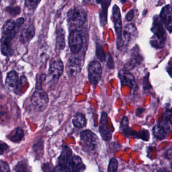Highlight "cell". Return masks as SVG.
Here are the masks:
<instances>
[{"label": "cell", "mask_w": 172, "mask_h": 172, "mask_svg": "<svg viewBox=\"0 0 172 172\" xmlns=\"http://www.w3.org/2000/svg\"><path fill=\"white\" fill-rule=\"evenodd\" d=\"M151 31L154 34L150 40L152 47L159 49L164 46L167 39V34L164 25L158 16H154L153 18Z\"/></svg>", "instance_id": "1"}, {"label": "cell", "mask_w": 172, "mask_h": 172, "mask_svg": "<svg viewBox=\"0 0 172 172\" xmlns=\"http://www.w3.org/2000/svg\"><path fill=\"white\" fill-rule=\"evenodd\" d=\"M80 142L83 149L88 153H96L100 148V141L96 134L89 130H85L80 133Z\"/></svg>", "instance_id": "2"}, {"label": "cell", "mask_w": 172, "mask_h": 172, "mask_svg": "<svg viewBox=\"0 0 172 172\" xmlns=\"http://www.w3.org/2000/svg\"><path fill=\"white\" fill-rule=\"evenodd\" d=\"M137 36L136 26L133 24H128L122 29L120 39H117V45L119 50L124 49L133 43Z\"/></svg>", "instance_id": "3"}, {"label": "cell", "mask_w": 172, "mask_h": 172, "mask_svg": "<svg viewBox=\"0 0 172 172\" xmlns=\"http://www.w3.org/2000/svg\"><path fill=\"white\" fill-rule=\"evenodd\" d=\"M68 20L72 26L83 25L87 19V13L84 8L80 6L73 7L67 13Z\"/></svg>", "instance_id": "4"}, {"label": "cell", "mask_w": 172, "mask_h": 172, "mask_svg": "<svg viewBox=\"0 0 172 172\" xmlns=\"http://www.w3.org/2000/svg\"><path fill=\"white\" fill-rule=\"evenodd\" d=\"M31 102L34 107L38 111H44L49 103L48 94L42 87H37L31 96Z\"/></svg>", "instance_id": "5"}, {"label": "cell", "mask_w": 172, "mask_h": 172, "mask_svg": "<svg viewBox=\"0 0 172 172\" xmlns=\"http://www.w3.org/2000/svg\"><path fill=\"white\" fill-rule=\"evenodd\" d=\"M69 46L74 54L81 51L83 46V36L79 30L75 29L70 32L68 38Z\"/></svg>", "instance_id": "6"}, {"label": "cell", "mask_w": 172, "mask_h": 172, "mask_svg": "<svg viewBox=\"0 0 172 172\" xmlns=\"http://www.w3.org/2000/svg\"><path fill=\"white\" fill-rule=\"evenodd\" d=\"M64 72V64L60 59H55L50 62L49 70L50 82L52 84L57 83Z\"/></svg>", "instance_id": "7"}, {"label": "cell", "mask_w": 172, "mask_h": 172, "mask_svg": "<svg viewBox=\"0 0 172 172\" xmlns=\"http://www.w3.org/2000/svg\"><path fill=\"white\" fill-rule=\"evenodd\" d=\"M72 157V151L69 146H64L62 151L58 159V164L54 171L57 172H68V164Z\"/></svg>", "instance_id": "8"}, {"label": "cell", "mask_w": 172, "mask_h": 172, "mask_svg": "<svg viewBox=\"0 0 172 172\" xmlns=\"http://www.w3.org/2000/svg\"><path fill=\"white\" fill-rule=\"evenodd\" d=\"M102 75V68L97 61H93L88 66V79L93 86H96L101 81Z\"/></svg>", "instance_id": "9"}, {"label": "cell", "mask_w": 172, "mask_h": 172, "mask_svg": "<svg viewBox=\"0 0 172 172\" xmlns=\"http://www.w3.org/2000/svg\"><path fill=\"white\" fill-rule=\"evenodd\" d=\"M82 66L81 59L78 56H71L66 64V73L70 77H75L81 71Z\"/></svg>", "instance_id": "10"}, {"label": "cell", "mask_w": 172, "mask_h": 172, "mask_svg": "<svg viewBox=\"0 0 172 172\" xmlns=\"http://www.w3.org/2000/svg\"><path fill=\"white\" fill-rule=\"evenodd\" d=\"M143 61V58L140 54L139 49L137 45H135L131 50L130 57L125 63L124 69L127 71H130L136 66L140 64Z\"/></svg>", "instance_id": "11"}, {"label": "cell", "mask_w": 172, "mask_h": 172, "mask_svg": "<svg viewBox=\"0 0 172 172\" xmlns=\"http://www.w3.org/2000/svg\"><path fill=\"white\" fill-rule=\"evenodd\" d=\"M107 115L106 113H102L101 115L99 124V132L102 140L109 141L112 137L113 132L107 125Z\"/></svg>", "instance_id": "12"}, {"label": "cell", "mask_w": 172, "mask_h": 172, "mask_svg": "<svg viewBox=\"0 0 172 172\" xmlns=\"http://www.w3.org/2000/svg\"><path fill=\"white\" fill-rule=\"evenodd\" d=\"M15 36L12 34H2L0 43L1 50L4 56L10 57L14 53V50L11 45V41Z\"/></svg>", "instance_id": "13"}, {"label": "cell", "mask_w": 172, "mask_h": 172, "mask_svg": "<svg viewBox=\"0 0 172 172\" xmlns=\"http://www.w3.org/2000/svg\"><path fill=\"white\" fill-rule=\"evenodd\" d=\"M159 17L165 28L168 30L169 34H171L172 30V7L170 5H167L163 8L160 11Z\"/></svg>", "instance_id": "14"}, {"label": "cell", "mask_w": 172, "mask_h": 172, "mask_svg": "<svg viewBox=\"0 0 172 172\" xmlns=\"http://www.w3.org/2000/svg\"><path fill=\"white\" fill-rule=\"evenodd\" d=\"M112 17H113L115 29L117 36V39H118L120 38L121 34H122V22L120 10L118 6L116 5H115L113 6V9H112Z\"/></svg>", "instance_id": "15"}, {"label": "cell", "mask_w": 172, "mask_h": 172, "mask_svg": "<svg viewBox=\"0 0 172 172\" xmlns=\"http://www.w3.org/2000/svg\"><path fill=\"white\" fill-rule=\"evenodd\" d=\"M35 35V27L33 24L25 25L21 31L19 40L23 44H25L31 40Z\"/></svg>", "instance_id": "16"}, {"label": "cell", "mask_w": 172, "mask_h": 172, "mask_svg": "<svg viewBox=\"0 0 172 172\" xmlns=\"http://www.w3.org/2000/svg\"><path fill=\"white\" fill-rule=\"evenodd\" d=\"M86 166L80 157L77 155L72 157L69 163L68 172H83L86 170Z\"/></svg>", "instance_id": "17"}, {"label": "cell", "mask_w": 172, "mask_h": 172, "mask_svg": "<svg viewBox=\"0 0 172 172\" xmlns=\"http://www.w3.org/2000/svg\"><path fill=\"white\" fill-rule=\"evenodd\" d=\"M5 83L9 90L13 91H16L19 86V77L17 73L15 71H11L8 73Z\"/></svg>", "instance_id": "18"}, {"label": "cell", "mask_w": 172, "mask_h": 172, "mask_svg": "<svg viewBox=\"0 0 172 172\" xmlns=\"http://www.w3.org/2000/svg\"><path fill=\"white\" fill-rule=\"evenodd\" d=\"M118 76L122 86H127L132 87L135 83V78L129 71L124 69L119 71Z\"/></svg>", "instance_id": "19"}, {"label": "cell", "mask_w": 172, "mask_h": 172, "mask_svg": "<svg viewBox=\"0 0 172 172\" xmlns=\"http://www.w3.org/2000/svg\"><path fill=\"white\" fill-rule=\"evenodd\" d=\"M111 3V0H101L102 10L100 12V23L102 26H105L107 23V10Z\"/></svg>", "instance_id": "20"}, {"label": "cell", "mask_w": 172, "mask_h": 172, "mask_svg": "<svg viewBox=\"0 0 172 172\" xmlns=\"http://www.w3.org/2000/svg\"><path fill=\"white\" fill-rule=\"evenodd\" d=\"M56 45L57 49L63 50L65 48V34L64 30L62 28H58L56 31Z\"/></svg>", "instance_id": "21"}, {"label": "cell", "mask_w": 172, "mask_h": 172, "mask_svg": "<svg viewBox=\"0 0 172 172\" xmlns=\"http://www.w3.org/2000/svg\"><path fill=\"white\" fill-rule=\"evenodd\" d=\"M2 34H13L15 36V22L13 20H8L5 22L2 29Z\"/></svg>", "instance_id": "22"}, {"label": "cell", "mask_w": 172, "mask_h": 172, "mask_svg": "<svg viewBox=\"0 0 172 172\" xmlns=\"http://www.w3.org/2000/svg\"><path fill=\"white\" fill-rule=\"evenodd\" d=\"M72 123L73 124V125L76 128H83L86 125V117L82 113H76L73 116Z\"/></svg>", "instance_id": "23"}, {"label": "cell", "mask_w": 172, "mask_h": 172, "mask_svg": "<svg viewBox=\"0 0 172 172\" xmlns=\"http://www.w3.org/2000/svg\"><path fill=\"white\" fill-rule=\"evenodd\" d=\"M129 122L127 117H124L122 118V121L121 122L120 129L125 135L127 136H132V135H135L136 132L134 131L131 129L128 126Z\"/></svg>", "instance_id": "24"}, {"label": "cell", "mask_w": 172, "mask_h": 172, "mask_svg": "<svg viewBox=\"0 0 172 172\" xmlns=\"http://www.w3.org/2000/svg\"><path fill=\"white\" fill-rule=\"evenodd\" d=\"M24 136V133L23 129L20 127H18L14 130H13L12 132H11L8 136V138L11 141L14 143H17L21 141L23 138Z\"/></svg>", "instance_id": "25"}, {"label": "cell", "mask_w": 172, "mask_h": 172, "mask_svg": "<svg viewBox=\"0 0 172 172\" xmlns=\"http://www.w3.org/2000/svg\"><path fill=\"white\" fill-rule=\"evenodd\" d=\"M153 133L157 139L162 140L167 136V131L162 125H158L153 128Z\"/></svg>", "instance_id": "26"}, {"label": "cell", "mask_w": 172, "mask_h": 172, "mask_svg": "<svg viewBox=\"0 0 172 172\" xmlns=\"http://www.w3.org/2000/svg\"><path fill=\"white\" fill-rule=\"evenodd\" d=\"M96 56L101 62H105L106 59V54L104 48L100 43H96Z\"/></svg>", "instance_id": "27"}, {"label": "cell", "mask_w": 172, "mask_h": 172, "mask_svg": "<svg viewBox=\"0 0 172 172\" xmlns=\"http://www.w3.org/2000/svg\"><path fill=\"white\" fill-rule=\"evenodd\" d=\"M40 0H25V5L28 10L34 11L38 7Z\"/></svg>", "instance_id": "28"}, {"label": "cell", "mask_w": 172, "mask_h": 172, "mask_svg": "<svg viewBox=\"0 0 172 172\" xmlns=\"http://www.w3.org/2000/svg\"><path fill=\"white\" fill-rule=\"evenodd\" d=\"M118 162L117 159L113 158L110 160L107 167V172H115L118 170Z\"/></svg>", "instance_id": "29"}, {"label": "cell", "mask_w": 172, "mask_h": 172, "mask_svg": "<svg viewBox=\"0 0 172 172\" xmlns=\"http://www.w3.org/2000/svg\"><path fill=\"white\" fill-rule=\"evenodd\" d=\"M6 11L9 13L10 15L16 17L19 15L21 12V9L19 7H7L6 9Z\"/></svg>", "instance_id": "30"}, {"label": "cell", "mask_w": 172, "mask_h": 172, "mask_svg": "<svg viewBox=\"0 0 172 172\" xmlns=\"http://www.w3.org/2000/svg\"><path fill=\"white\" fill-rule=\"evenodd\" d=\"M149 73H148L143 78V88L144 91H149L152 89V86L149 81Z\"/></svg>", "instance_id": "31"}, {"label": "cell", "mask_w": 172, "mask_h": 172, "mask_svg": "<svg viewBox=\"0 0 172 172\" xmlns=\"http://www.w3.org/2000/svg\"><path fill=\"white\" fill-rule=\"evenodd\" d=\"M16 171H28L27 164L24 162H20L16 165L15 168Z\"/></svg>", "instance_id": "32"}, {"label": "cell", "mask_w": 172, "mask_h": 172, "mask_svg": "<svg viewBox=\"0 0 172 172\" xmlns=\"http://www.w3.org/2000/svg\"><path fill=\"white\" fill-rule=\"evenodd\" d=\"M137 136L138 138L142 139L143 140L148 141L149 138V131L143 130L139 132V133Z\"/></svg>", "instance_id": "33"}, {"label": "cell", "mask_w": 172, "mask_h": 172, "mask_svg": "<svg viewBox=\"0 0 172 172\" xmlns=\"http://www.w3.org/2000/svg\"><path fill=\"white\" fill-rule=\"evenodd\" d=\"M25 20L24 18H18L15 22V31L16 33L19 31L20 29H21L22 25L24 23Z\"/></svg>", "instance_id": "34"}, {"label": "cell", "mask_w": 172, "mask_h": 172, "mask_svg": "<svg viewBox=\"0 0 172 172\" xmlns=\"http://www.w3.org/2000/svg\"><path fill=\"white\" fill-rule=\"evenodd\" d=\"M10 171L9 165L6 162L0 160V172H9Z\"/></svg>", "instance_id": "35"}, {"label": "cell", "mask_w": 172, "mask_h": 172, "mask_svg": "<svg viewBox=\"0 0 172 172\" xmlns=\"http://www.w3.org/2000/svg\"><path fill=\"white\" fill-rule=\"evenodd\" d=\"M134 15V10H131L127 13V15L126 16V19L127 20V21H131L133 19Z\"/></svg>", "instance_id": "36"}, {"label": "cell", "mask_w": 172, "mask_h": 172, "mask_svg": "<svg viewBox=\"0 0 172 172\" xmlns=\"http://www.w3.org/2000/svg\"><path fill=\"white\" fill-rule=\"evenodd\" d=\"M107 66L109 68L111 69H113L114 68L115 65H114V62L113 60L112 56H110L109 57V59H108V61L107 63Z\"/></svg>", "instance_id": "37"}, {"label": "cell", "mask_w": 172, "mask_h": 172, "mask_svg": "<svg viewBox=\"0 0 172 172\" xmlns=\"http://www.w3.org/2000/svg\"><path fill=\"white\" fill-rule=\"evenodd\" d=\"M8 147L6 143H0V155L3 154L5 151L8 149Z\"/></svg>", "instance_id": "38"}, {"label": "cell", "mask_w": 172, "mask_h": 172, "mask_svg": "<svg viewBox=\"0 0 172 172\" xmlns=\"http://www.w3.org/2000/svg\"><path fill=\"white\" fill-rule=\"evenodd\" d=\"M101 0H83V3L85 4H100Z\"/></svg>", "instance_id": "39"}, {"label": "cell", "mask_w": 172, "mask_h": 172, "mask_svg": "<svg viewBox=\"0 0 172 172\" xmlns=\"http://www.w3.org/2000/svg\"><path fill=\"white\" fill-rule=\"evenodd\" d=\"M43 169L44 171H52V167L49 164H44L43 166Z\"/></svg>", "instance_id": "40"}, {"label": "cell", "mask_w": 172, "mask_h": 172, "mask_svg": "<svg viewBox=\"0 0 172 172\" xmlns=\"http://www.w3.org/2000/svg\"><path fill=\"white\" fill-rule=\"evenodd\" d=\"M6 114V113L5 110H4L3 105L0 104V115L5 116Z\"/></svg>", "instance_id": "41"}, {"label": "cell", "mask_w": 172, "mask_h": 172, "mask_svg": "<svg viewBox=\"0 0 172 172\" xmlns=\"http://www.w3.org/2000/svg\"><path fill=\"white\" fill-rule=\"evenodd\" d=\"M126 1H127V0H121V2L122 3H125Z\"/></svg>", "instance_id": "42"}, {"label": "cell", "mask_w": 172, "mask_h": 172, "mask_svg": "<svg viewBox=\"0 0 172 172\" xmlns=\"http://www.w3.org/2000/svg\"><path fill=\"white\" fill-rule=\"evenodd\" d=\"M2 0H0V3H1V2Z\"/></svg>", "instance_id": "43"}]
</instances>
